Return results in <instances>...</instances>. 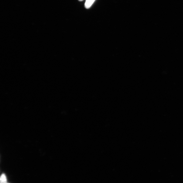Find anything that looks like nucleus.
Wrapping results in <instances>:
<instances>
[{
  "mask_svg": "<svg viewBox=\"0 0 183 183\" xmlns=\"http://www.w3.org/2000/svg\"><path fill=\"white\" fill-rule=\"evenodd\" d=\"M95 1L96 0H86L84 4L86 8V9L90 8Z\"/></svg>",
  "mask_w": 183,
  "mask_h": 183,
  "instance_id": "obj_1",
  "label": "nucleus"
},
{
  "mask_svg": "<svg viewBox=\"0 0 183 183\" xmlns=\"http://www.w3.org/2000/svg\"><path fill=\"white\" fill-rule=\"evenodd\" d=\"M79 1H83V0H79Z\"/></svg>",
  "mask_w": 183,
  "mask_h": 183,
  "instance_id": "obj_3",
  "label": "nucleus"
},
{
  "mask_svg": "<svg viewBox=\"0 0 183 183\" xmlns=\"http://www.w3.org/2000/svg\"><path fill=\"white\" fill-rule=\"evenodd\" d=\"M7 179L6 175L4 174H2L1 177V183H6Z\"/></svg>",
  "mask_w": 183,
  "mask_h": 183,
  "instance_id": "obj_2",
  "label": "nucleus"
},
{
  "mask_svg": "<svg viewBox=\"0 0 183 183\" xmlns=\"http://www.w3.org/2000/svg\"></svg>",
  "mask_w": 183,
  "mask_h": 183,
  "instance_id": "obj_4",
  "label": "nucleus"
}]
</instances>
